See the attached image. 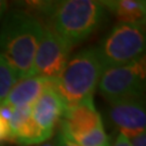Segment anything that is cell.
<instances>
[{
  "label": "cell",
  "mask_w": 146,
  "mask_h": 146,
  "mask_svg": "<svg viewBox=\"0 0 146 146\" xmlns=\"http://www.w3.org/2000/svg\"><path fill=\"white\" fill-rule=\"evenodd\" d=\"M42 25L24 10L5 12L0 27V54L13 69L17 80L31 77Z\"/></svg>",
  "instance_id": "obj_1"
},
{
  "label": "cell",
  "mask_w": 146,
  "mask_h": 146,
  "mask_svg": "<svg viewBox=\"0 0 146 146\" xmlns=\"http://www.w3.org/2000/svg\"><path fill=\"white\" fill-rule=\"evenodd\" d=\"M106 16L101 1L66 0L55 1L48 17L49 27L70 48L88 39Z\"/></svg>",
  "instance_id": "obj_2"
},
{
  "label": "cell",
  "mask_w": 146,
  "mask_h": 146,
  "mask_svg": "<svg viewBox=\"0 0 146 146\" xmlns=\"http://www.w3.org/2000/svg\"><path fill=\"white\" fill-rule=\"evenodd\" d=\"M103 69L98 50L94 47L84 49L69 58L55 82V90L65 107L93 98Z\"/></svg>",
  "instance_id": "obj_3"
},
{
  "label": "cell",
  "mask_w": 146,
  "mask_h": 146,
  "mask_svg": "<svg viewBox=\"0 0 146 146\" xmlns=\"http://www.w3.org/2000/svg\"><path fill=\"white\" fill-rule=\"evenodd\" d=\"M144 26L118 23L96 48L104 68L121 66L143 56L145 51Z\"/></svg>",
  "instance_id": "obj_4"
},
{
  "label": "cell",
  "mask_w": 146,
  "mask_h": 146,
  "mask_svg": "<svg viewBox=\"0 0 146 146\" xmlns=\"http://www.w3.org/2000/svg\"><path fill=\"white\" fill-rule=\"evenodd\" d=\"M98 87L108 103L142 98L145 88V58L121 66L104 68Z\"/></svg>",
  "instance_id": "obj_5"
},
{
  "label": "cell",
  "mask_w": 146,
  "mask_h": 146,
  "mask_svg": "<svg viewBox=\"0 0 146 146\" xmlns=\"http://www.w3.org/2000/svg\"><path fill=\"white\" fill-rule=\"evenodd\" d=\"M72 48L47 25L42 27V35L37 48L33 76L46 79H58L69 61Z\"/></svg>",
  "instance_id": "obj_6"
},
{
  "label": "cell",
  "mask_w": 146,
  "mask_h": 146,
  "mask_svg": "<svg viewBox=\"0 0 146 146\" xmlns=\"http://www.w3.org/2000/svg\"><path fill=\"white\" fill-rule=\"evenodd\" d=\"M60 125V133L69 142L104 127L101 115L94 106L93 98L65 107Z\"/></svg>",
  "instance_id": "obj_7"
},
{
  "label": "cell",
  "mask_w": 146,
  "mask_h": 146,
  "mask_svg": "<svg viewBox=\"0 0 146 146\" xmlns=\"http://www.w3.org/2000/svg\"><path fill=\"white\" fill-rule=\"evenodd\" d=\"M107 113L110 122L128 139L145 131L146 110L142 98L110 103Z\"/></svg>",
  "instance_id": "obj_8"
},
{
  "label": "cell",
  "mask_w": 146,
  "mask_h": 146,
  "mask_svg": "<svg viewBox=\"0 0 146 146\" xmlns=\"http://www.w3.org/2000/svg\"><path fill=\"white\" fill-rule=\"evenodd\" d=\"M55 82L56 79H46L37 76L17 80L1 105L9 107L11 110L31 106L48 88L55 87Z\"/></svg>",
  "instance_id": "obj_9"
},
{
  "label": "cell",
  "mask_w": 146,
  "mask_h": 146,
  "mask_svg": "<svg viewBox=\"0 0 146 146\" xmlns=\"http://www.w3.org/2000/svg\"><path fill=\"white\" fill-rule=\"evenodd\" d=\"M65 104L58 94L55 87L48 88L31 105V118L41 129L54 132V128L62 118Z\"/></svg>",
  "instance_id": "obj_10"
},
{
  "label": "cell",
  "mask_w": 146,
  "mask_h": 146,
  "mask_svg": "<svg viewBox=\"0 0 146 146\" xmlns=\"http://www.w3.org/2000/svg\"><path fill=\"white\" fill-rule=\"evenodd\" d=\"M106 11L116 16L119 23L139 24L144 26L146 16V2L141 0H113L101 1Z\"/></svg>",
  "instance_id": "obj_11"
},
{
  "label": "cell",
  "mask_w": 146,
  "mask_h": 146,
  "mask_svg": "<svg viewBox=\"0 0 146 146\" xmlns=\"http://www.w3.org/2000/svg\"><path fill=\"white\" fill-rule=\"evenodd\" d=\"M12 142L21 146L39 145L51 139L53 133L44 131L37 125L29 116L19 125L14 131H12Z\"/></svg>",
  "instance_id": "obj_12"
},
{
  "label": "cell",
  "mask_w": 146,
  "mask_h": 146,
  "mask_svg": "<svg viewBox=\"0 0 146 146\" xmlns=\"http://www.w3.org/2000/svg\"><path fill=\"white\" fill-rule=\"evenodd\" d=\"M17 81L13 69L0 54V105L3 103L12 87Z\"/></svg>",
  "instance_id": "obj_13"
},
{
  "label": "cell",
  "mask_w": 146,
  "mask_h": 146,
  "mask_svg": "<svg viewBox=\"0 0 146 146\" xmlns=\"http://www.w3.org/2000/svg\"><path fill=\"white\" fill-rule=\"evenodd\" d=\"M2 142H12V134L8 121L0 115V143Z\"/></svg>",
  "instance_id": "obj_14"
},
{
  "label": "cell",
  "mask_w": 146,
  "mask_h": 146,
  "mask_svg": "<svg viewBox=\"0 0 146 146\" xmlns=\"http://www.w3.org/2000/svg\"><path fill=\"white\" fill-rule=\"evenodd\" d=\"M130 141L131 146H146V133L145 131L144 132H141L136 135L132 136L129 139Z\"/></svg>",
  "instance_id": "obj_15"
},
{
  "label": "cell",
  "mask_w": 146,
  "mask_h": 146,
  "mask_svg": "<svg viewBox=\"0 0 146 146\" xmlns=\"http://www.w3.org/2000/svg\"><path fill=\"white\" fill-rule=\"evenodd\" d=\"M110 146H131V144H130L129 139L125 135H123L122 133L119 132V133L117 134V136H116V139L113 141V143H111Z\"/></svg>",
  "instance_id": "obj_16"
},
{
  "label": "cell",
  "mask_w": 146,
  "mask_h": 146,
  "mask_svg": "<svg viewBox=\"0 0 146 146\" xmlns=\"http://www.w3.org/2000/svg\"><path fill=\"white\" fill-rule=\"evenodd\" d=\"M55 144H56V146H78L76 145V144H74V143H72V142H69L68 140H66L60 132H58V136H56Z\"/></svg>",
  "instance_id": "obj_17"
},
{
  "label": "cell",
  "mask_w": 146,
  "mask_h": 146,
  "mask_svg": "<svg viewBox=\"0 0 146 146\" xmlns=\"http://www.w3.org/2000/svg\"><path fill=\"white\" fill-rule=\"evenodd\" d=\"M7 9H8V2L0 0V21L3 19L5 12H7Z\"/></svg>",
  "instance_id": "obj_18"
},
{
  "label": "cell",
  "mask_w": 146,
  "mask_h": 146,
  "mask_svg": "<svg viewBox=\"0 0 146 146\" xmlns=\"http://www.w3.org/2000/svg\"><path fill=\"white\" fill-rule=\"evenodd\" d=\"M36 146H56V144H55V141H47L44 142V143H41V144Z\"/></svg>",
  "instance_id": "obj_19"
}]
</instances>
